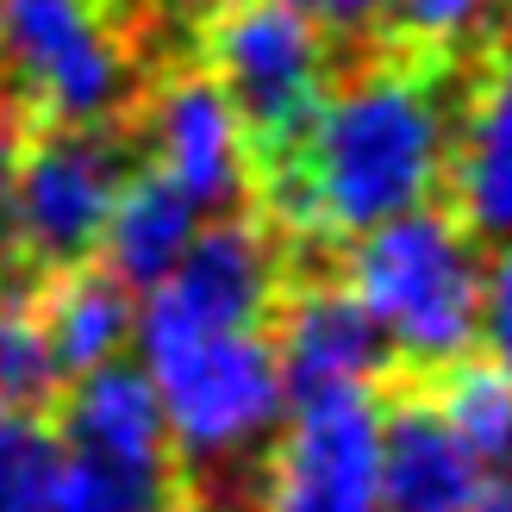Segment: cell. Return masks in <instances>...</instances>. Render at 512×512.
Returning a JSON list of instances; mask_svg holds the SVG:
<instances>
[{
	"instance_id": "obj_20",
	"label": "cell",
	"mask_w": 512,
	"mask_h": 512,
	"mask_svg": "<svg viewBox=\"0 0 512 512\" xmlns=\"http://www.w3.org/2000/svg\"><path fill=\"white\" fill-rule=\"evenodd\" d=\"M494 7H500V0H394L388 19L400 25V38H406V44L450 50V44H463Z\"/></svg>"
},
{
	"instance_id": "obj_2",
	"label": "cell",
	"mask_w": 512,
	"mask_h": 512,
	"mask_svg": "<svg viewBox=\"0 0 512 512\" xmlns=\"http://www.w3.org/2000/svg\"><path fill=\"white\" fill-rule=\"evenodd\" d=\"M481 244L444 207H413L356 238L344 288L406 369H450L481 344Z\"/></svg>"
},
{
	"instance_id": "obj_23",
	"label": "cell",
	"mask_w": 512,
	"mask_h": 512,
	"mask_svg": "<svg viewBox=\"0 0 512 512\" xmlns=\"http://www.w3.org/2000/svg\"><path fill=\"white\" fill-rule=\"evenodd\" d=\"M463 512H512V481H500V488H494V481H488V488H481Z\"/></svg>"
},
{
	"instance_id": "obj_1",
	"label": "cell",
	"mask_w": 512,
	"mask_h": 512,
	"mask_svg": "<svg viewBox=\"0 0 512 512\" xmlns=\"http://www.w3.org/2000/svg\"><path fill=\"white\" fill-rule=\"evenodd\" d=\"M450 163L444 94L413 63H369L344 88H325L313 125L288 157L263 169L269 213L294 232L363 238L413 207H431Z\"/></svg>"
},
{
	"instance_id": "obj_5",
	"label": "cell",
	"mask_w": 512,
	"mask_h": 512,
	"mask_svg": "<svg viewBox=\"0 0 512 512\" xmlns=\"http://www.w3.org/2000/svg\"><path fill=\"white\" fill-rule=\"evenodd\" d=\"M125 182V132L119 125H44L19 150L13 200H7V250L32 269L57 275L88 263L107 213Z\"/></svg>"
},
{
	"instance_id": "obj_16",
	"label": "cell",
	"mask_w": 512,
	"mask_h": 512,
	"mask_svg": "<svg viewBox=\"0 0 512 512\" xmlns=\"http://www.w3.org/2000/svg\"><path fill=\"white\" fill-rule=\"evenodd\" d=\"M431 400H438L444 425L463 438V450L488 475L512 463V375L500 363H488V356H463V363L438 369Z\"/></svg>"
},
{
	"instance_id": "obj_10",
	"label": "cell",
	"mask_w": 512,
	"mask_h": 512,
	"mask_svg": "<svg viewBox=\"0 0 512 512\" xmlns=\"http://www.w3.org/2000/svg\"><path fill=\"white\" fill-rule=\"evenodd\" d=\"M144 138H150V169L169 175L200 213H225L250 194V144L232 113L225 88L207 69H188L163 82L144 107Z\"/></svg>"
},
{
	"instance_id": "obj_22",
	"label": "cell",
	"mask_w": 512,
	"mask_h": 512,
	"mask_svg": "<svg viewBox=\"0 0 512 512\" xmlns=\"http://www.w3.org/2000/svg\"><path fill=\"white\" fill-rule=\"evenodd\" d=\"M25 138H32V107L0 82V256H7V200H13V175H19Z\"/></svg>"
},
{
	"instance_id": "obj_12",
	"label": "cell",
	"mask_w": 512,
	"mask_h": 512,
	"mask_svg": "<svg viewBox=\"0 0 512 512\" xmlns=\"http://www.w3.org/2000/svg\"><path fill=\"white\" fill-rule=\"evenodd\" d=\"M57 444L69 456H100V463H125V469H175L157 388L138 363H119V356L75 375V388L63 394Z\"/></svg>"
},
{
	"instance_id": "obj_17",
	"label": "cell",
	"mask_w": 512,
	"mask_h": 512,
	"mask_svg": "<svg viewBox=\"0 0 512 512\" xmlns=\"http://www.w3.org/2000/svg\"><path fill=\"white\" fill-rule=\"evenodd\" d=\"M57 388L63 375L44 344L38 288L0 275V413H44L57 400Z\"/></svg>"
},
{
	"instance_id": "obj_15",
	"label": "cell",
	"mask_w": 512,
	"mask_h": 512,
	"mask_svg": "<svg viewBox=\"0 0 512 512\" xmlns=\"http://www.w3.org/2000/svg\"><path fill=\"white\" fill-rule=\"evenodd\" d=\"M200 232V207L157 169H138L119 182V200L107 213V232H100V269L119 275L132 294H150L157 281L182 263V250Z\"/></svg>"
},
{
	"instance_id": "obj_13",
	"label": "cell",
	"mask_w": 512,
	"mask_h": 512,
	"mask_svg": "<svg viewBox=\"0 0 512 512\" xmlns=\"http://www.w3.org/2000/svg\"><path fill=\"white\" fill-rule=\"evenodd\" d=\"M444 175L456 194V225L475 244L512 250V57H500L469 94V119L450 138Z\"/></svg>"
},
{
	"instance_id": "obj_4",
	"label": "cell",
	"mask_w": 512,
	"mask_h": 512,
	"mask_svg": "<svg viewBox=\"0 0 512 512\" xmlns=\"http://www.w3.org/2000/svg\"><path fill=\"white\" fill-rule=\"evenodd\" d=\"M207 75L244 125L250 169L288 157L331 88L325 32L275 0H232L207 25Z\"/></svg>"
},
{
	"instance_id": "obj_14",
	"label": "cell",
	"mask_w": 512,
	"mask_h": 512,
	"mask_svg": "<svg viewBox=\"0 0 512 512\" xmlns=\"http://www.w3.org/2000/svg\"><path fill=\"white\" fill-rule=\"evenodd\" d=\"M38 319H44V344H50L57 375L75 381V375L100 369V363H113V356L132 344L138 294L125 288L119 275H107L100 263H75V269L44 275Z\"/></svg>"
},
{
	"instance_id": "obj_6",
	"label": "cell",
	"mask_w": 512,
	"mask_h": 512,
	"mask_svg": "<svg viewBox=\"0 0 512 512\" xmlns=\"http://www.w3.org/2000/svg\"><path fill=\"white\" fill-rule=\"evenodd\" d=\"M0 57L50 125H113L132 107V57L94 0H0Z\"/></svg>"
},
{
	"instance_id": "obj_11",
	"label": "cell",
	"mask_w": 512,
	"mask_h": 512,
	"mask_svg": "<svg viewBox=\"0 0 512 512\" xmlns=\"http://www.w3.org/2000/svg\"><path fill=\"white\" fill-rule=\"evenodd\" d=\"M488 469L444 425L438 400L419 381H400L381 406V512H463Z\"/></svg>"
},
{
	"instance_id": "obj_19",
	"label": "cell",
	"mask_w": 512,
	"mask_h": 512,
	"mask_svg": "<svg viewBox=\"0 0 512 512\" xmlns=\"http://www.w3.org/2000/svg\"><path fill=\"white\" fill-rule=\"evenodd\" d=\"M57 475V425H44V413H0V512H44Z\"/></svg>"
},
{
	"instance_id": "obj_21",
	"label": "cell",
	"mask_w": 512,
	"mask_h": 512,
	"mask_svg": "<svg viewBox=\"0 0 512 512\" xmlns=\"http://www.w3.org/2000/svg\"><path fill=\"white\" fill-rule=\"evenodd\" d=\"M481 344H488V363L512 375V250H500V263L481 281Z\"/></svg>"
},
{
	"instance_id": "obj_8",
	"label": "cell",
	"mask_w": 512,
	"mask_h": 512,
	"mask_svg": "<svg viewBox=\"0 0 512 512\" xmlns=\"http://www.w3.org/2000/svg\"><path fill=\"white\" fill-rule=\"evenodd\" d=\"M256 512H381V400L363 388L294 400Z\"/></svg>"
},
{
	"instance_id": "obj_3",
	"label": "cell",
	"mask_w": 512,
	"mask_h": 512,
	"mask_svg": "<svg viewBox=\"0 0 512 512\" xmlns=\"http://www.w3.org/2000/svg\"><path fill=\"white\" fill-rule=\"evenodd\" d=\"M144 375L157 388L169 450L188 463L244 456L288 419L269 331H182V338H138Z\"/></svg>"
},
{
	"instance_id": "obj_18",
	"label": "cell",
	"mask_w": 512,
	"mask_h": 512,
	"mask_svg": "<svg viewBox=\"0 0 512 512\" xmlns=\"http://www.w3.org/2000/svg\"><path fill=\"white\" fill-rule=\"evenodd\" d=\"M175 500H182L175 469H125V463L63 450V475L50 488L44 512H169Z\"/></svg>"
},
{
	"instance_id": "obj_25",
	"label": "cell",
	"mask_w": 512,
	"mask_h": 512,
	"mask_svg": "<svg viewBox=\"0 0 512 512\" xmlns=\"http://www.w3.org/2000/svg\"><path fill=\"white\" fill-rule=\"evenodd\" d=\"M169 512H194V500H188V494H182V500H175V506H169Z\"/></svg>"
},
{
	"instance_id": "obj_9",
	"label": "cell",
	"mask_w": 512,
	"mask_h": 512,
	"mask_svg": "<svg viewBox=\"0 0 512 512\" xmlns=\"http://www.w3.org/2000/svg\"><path fill=\"white\" fill-rule=\"evenodd\" d=\"M269 344L281 381H288V400H313V394H344L363 388L375 394V381H388L394 344L381 338V325L363 313L344 281H300V288H281V300L269 306Z\"/></svg>"
},
{
	"instance_id": "obj_7",
	"label": "cell",
	"mask_w": 512,
	"mask_h": 512,
	"mask_svg": "<svg viewBox=\"0 0 512 512\" xmlns=\"http://www.w3.org/2000/svg\"><path fill=\"white\" fill-rule=\"evenodd\" d=\"M281 244L269 225L225 213L200 225L157 288L144 294L132 338H182V331H263L281 300Z\"/></svg>"
},
{
	"instance_id": "obj_24",
	"label": "cell",
	"mask_w": 512,
	"mask_h": 512,
	"mask_svg": "<svg viewBox=\"0 0 512 512\" xmlns=\"http://www.w3.org/2000/svg\"><path fill=\"white\" fill-rule=\"evenodd\" d=\"M275 7H294L300 19H313V25H319V13H325V0H275Z\"/></svg>"
}]
</instances>
